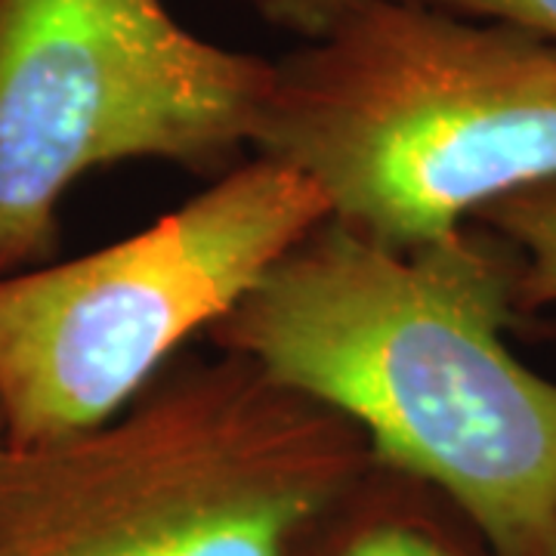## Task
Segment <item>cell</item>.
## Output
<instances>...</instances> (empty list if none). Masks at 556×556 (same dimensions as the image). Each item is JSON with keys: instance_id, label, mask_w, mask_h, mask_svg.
<instances>
[{"instance_id": "cell-1", "label": "cell", "mask_w": 556, "mask_h": 556, "mask_svg": "<svg viewBox=\"0 0 556 556\" xmlns=\"http://www.w3.org/2000/svg\"><path fill=\"white\" fill-rule=\"evenodd\" d=\"M517 316L482 223L393 248L328 217L204 338L346 417L492 556H556V383L507 346Z\"/></svg>"}, {"instance_id": "cell-2", "label": "cell", "mask_w": 556, "mask_h": 556, "mask_svg": "<svg viewBox=\"0 0 556 556\" xmlns=\"http://www.w3.org/2000/svg\"><path fill=\"white\" fill-rule=\"evenodd\" d=\"M254 155L328 217L417 248L556 179V43L417 0H368L276 62Z\"/></svg>"}, {"instance_id": "cell-3", "label": "cell", "mask_w": 556, "mask_h": 556, "mask_svg": "<svg viewBox=\"0 0 556 556\" xmlns=\"http://www.w3.org/2000/svg\"><path fill=\"white\" fill-rule=\"evenodd\" d=\"M371 467L257 362L179 356L97 430L7 452L0 556H298Z\"/></svg>"}, {"instance_id": "cell-4", "label": "cell", "mask_w": 556, "mask_h": 556, "mask_svg": "<svg viewBox=\"0 0 556 556\" xmlns=\"http://www.w3.org/2000/svg\"><path fill=\"white\" fill-rule=\"evenodd\" d=\"M328 204L251 155L177 211L90 254L0 273V415L10 448L97 430L204 338Z\"/></svg>"}, {"instance_id": "cell-5", "label": "cell", "mask_w": 556, "mask_h": 556, "mask_svg": "<svg viewBox=\"0 0 556 556\" xmlns=\"http://www.w3.org/2000/svg\"><path fill=\"white\" fill-rule=\"evenodd\" d=\"M276 62L164 0H0V273L50 263L80 179L164 161L226 174L254 149Z\"/></svg>"}, {"instance_id": "cell-6", "label": "cell", "mask_w": 556, "mask_h": 556, "mask_svg": "<svg viewBox=\"0 0 556 556\" xmlns=\"http://www.w3.org/2000/svg\"><path fill=\"white\" fill-rule=\"evenodd\" d=\"M306 556H492L482 541L464 544L457 529L408 501H378L375 467L303 541Z\"/></svg>"}, {"instance_id": "cell-7", "label": "cell", "mask_w": 556, "mask_h": 556, "mask_svg": "<svg viewBox=\"0 0 556 556\" xmlns=\"http://www.w3.org/2000/svg\"><path fill=\"white\" fill-rule=\"evenodd\" d=\"M473 223L492 229L517 254V306H556V179L485 207Z\"/></svg>"}, {"instance_id": "cell-8", "label": "cell", "mask_w": 556, "mask_h": 556, "mask_svg": "<svg viewBox=\"0 0 556 556\" xmlns=\"http://www.w3.org/2000/svg\"><path fill=\"white\" fill-rule=\"evenodd\" d=\"M368 0H254L257 13L269 25L294 35L303 43L325 38L340 22L350 20Z\"/></svg>"}, {"instance_id": "cell-9", "label": "cell", "mask_w": 556, "mask_h": 556, "mask_svg": "<svg viewBox=\"0 0 556 556\" xmlns=\"http://www.w3.org/2000/svg\"><path fill=\"white\" fill-rule=\"evenodd\" d=\"M417 3H430L460 16L519 25L556 43V0H417Z\"/></svg>"}, {"instance_id": "cell-10", "label": "cell", "mask_w": 556, "mask_h": 556, "mask_svg": "<svg viewBox=\"0 0 556 556\" xmlns=\"http://www.w3.org/2000/svg\"><path fill=\"white\" fill-rule=\"evenodd\" d=\"M7 452H10V437H7V424H3V415H0V467L7 460Z\"/></svg>"}]
</instances>
